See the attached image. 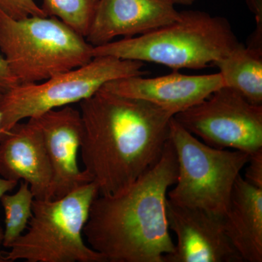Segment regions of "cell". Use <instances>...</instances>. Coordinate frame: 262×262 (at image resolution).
<instances>
[{"label":"cell","instance_id":"cell-24","mask_svg":"<svg viewBox=\"0 0 262 262\" xmlns=\"http://www.w3.org/2000/svg\"><path fill=\"white\" fill-rule=\"evenodd\" d=\"M3 239H4V230L0 226V246L3 244Z\"/></svg>","mask_w":262,"mask_h":262},{"label":"cell","instance_id":"cell-2","mask_svg":"<svg viewBox=\"0 0 262 262\" xmlns=\"http://www.w3.org/2000/svg\"><path fill=\"white\" fill-rule=\"evenodd\" d=\"M177 167L168 139L154 166L121 192L93 202L83 235L106 262H164L174 252L166 201Z\"/></svg>","mask_w":262,"mask_h":262},{"label":"cell","instance_id":"cell-8","mask_svg":"<svg viewBox=\"0 0 262 262\" xmlns=\"http://www.w3.org/2000/svg\"><path fill=\"white\" fill-rule=\"evenodd\" d=\"M174 119L192 135L218 149L251 155L262 149V105L223 87Z\"/></svg>","mask_w":262,"mask_h":262},{"label":"cell","instance_id":"cell-10","mask_svg":"<svg viewBox=\"0 0 262 262\" xmlns=\"http://www.w3.org/2000/svg\"><path fill=\"white\" fill-rule=\"evenodd\" d=\"M166 214L177 241L164 262H244L226 234L223 217L177 206L168 199Z\"/></svg>","mask_w":262,"mask_h":262},{"label":"cell","instance_id":"cell-16","mask_svg":"<svg viewBox=\"0 0 262 262\" xmlns=\"http://www.w3.org/2000/svg\"><path fill=\"white\" fill-rule=\"evenodd\" d=\"M34 196L28 183L22 181L15 194L2 196V205L5 210V229L3 246L9 248L24 233L32 215Z\"/></svg>","mask_w":262,"mask_h":262},{"label":"cell","instance_id":"cell-5","mask_svg":"<svg viewBox=\"0 0 262 262\" xmlns=\"http://www.w3.org/2000/svg\"><path fill=\"white\" fill-rule=\"evenodd\" d=\"M85 38L53 16L14 19L0 10V51L19 84L36 83L92 60Z\"/></svg>","mask_w":262,"mask_h":262},{"label":"cell","instance_id":"cell-7","mask_svg":"<svg viewBox=\"0 0 262 262\" xmlns=\"http://www.w3.org/2000/svg\"><path fill=\"white\" fill-rule=\"evenodd\" d=\"M144 62L112 56L91 61L36 83L18 84L0 95V137L24 119L80 103L110 81L145 74Z\"/></svg>","mask_w":262,"mask_h":262},{"label":"cell","instance_id":"cell-23","mask_svg":"<svg viewBox=\"0 0 262 262\" xmlns=\"http://www.w3.org/2000/svg\"><path fill=\"white\" fill-rule=\"evenodd\" d=\"M165 1L168 2V3L173 5H180L189 6V5L194 4L198 0H165Z\"/></svg>","mask_w":262,"mask_h":262},{"label":"cell","instance_id":"cell-18","mask_svg":"<svg viewBox=\"0 0 262 262\" xmlns=\"http://www.w3.org/2000/svg\"><path fill=\"white\" fill-rule=\"evenodd\" d=\"M0 10L14 19L47 16L34 0H0Z\"/></svg>","mask_w":262,"mask_h":262},{"label":"cell","instance_id":"cell-1","mask_svg":"<svg viewBox=\"0 0 262 262\" xmlns=\"http://www.w3.org/2000/svg\"><path fill=\"white\" fill-rule=\"evenodd\" d=\"M80 107L81 160L99 195L121 192L158 163L169 139L171 113L102 88Z\"/></svg>","mask_w":262,"mask_h":262},{"label":"cell","instance_id":"cell-4","mask_svg":"<svg viewBox=\"0 0 262 262\" xmlns=\"http://www.w3.org/2000/svg\"><path fill=\"white\" fill-rule=\"evenodd\" d=\"M99 195L92 182L56 200L34 199L29 228L0 253V261L106 262L83 239L93 202Z\"/></svg>","mask_w":262,"mask_h":262},{"label":"cell","instance_id":"cell-6","mask_svg":"<svg viewBox=\"0 0 262 262\" xmlns=\"http://www.w3.org/2000/svg\"><path fill=\"white\" fill-rule=\"evenodd\" d=\"M169 140L177 159V177L168 200L177 206L198 208L223 217L236 179L250 155L205 144L172 117Z\"/></svg>","mask_w":262,"mask_h":262},{"label":"cell","instance_id":"cell-21","mask_svg":"<svg viewBox=\"0 0 262 262\" xmlns=\"http://www.w3.org/2000/svg\"><path fill=\"white\" fill-rule=\"evenodd\" d=\"M19 84L5 57L0 54V92H6Z\"/></svg>","mask_w":262,"mask_h":262},{"label":"cell","instance_id":"cell-17","mask_svg":"<svg viewBox=\"0 0 262 262\" xmlns=\"http://www.w3.org/2000/svg\"><path fill=\"white\" fill-rule=\"evenodd\" d=\"M98 0H43L47 16L59 19L85 38L94 18Z\"/></svg>","mask_w":262,"mask_h":262},{"label":"cell","instance_id":"cell-3","mask_svg":"<svg viewBox=\"0 0 262 262\" xmlns=\"http://www.w3.org/2000/svg\"><path fill=\"white\" fill-rule=\"evenodd\" d=\"M229 20L200 10L180 12L178 20L152 32L93 48V56L152 62L172 70H202L239 46Z\"/></svg>","mask_w":262,"mask_h":262},{"label":"cell","instance_id":"cell-25","mask_svg":"<svg viewBox=\"0 0 262 262\" xmlns=\"http://www.w3.org/2000/svg\"><path fill=\"white\" fill-rule=\"evenodd\" d=\"M2 93L0 92V95H1ZM0 124H1V113H0Z\"/></svg>","mask_w":262,"mask_h":262},{"label":"cell","instance_id":"cell-15","mask_svg":"<svg viewBox=\"0 0 262 262\" xmlns=\"http://www.w3.org/2000/svg\"><path fill=\"white\" fill-rule=\"evenodd\" d=\"M225 87L235 90L249 102L262 105V51L239 43L215 62Z\"/></svg>","mask_w":262,"mask_h":262},{"label":"cell","instance_id":"cell-20","mask_svg":"<svg viewBox=\"0 0 262 262\" xmlns=\"http://www.w3.org/2000/svg\"><path fill=\"white\" fill-rule=\"evenodd\" d=\"M246 167L245 180L251 185L262 189V149L250 155Z\"/></svg>","mask_w":262,"mask_h":262},{"label":"cell","instance_id":"cell-19","mask_svg":"<svg viewBox=\"0 0 262 262\" xmlns=\"http://www.w3.org/2000/svg\"><path fill=\"white\" fill-rule=\"evenodd\" d=\"M249 10L255 15L256 28L250 36L247 47L262 51V0H246Z\"/></svg>","mask_w":262,"mask_h":262},{"label":"cell","instance_id":"cell-11","mask_svg":"<svg viewBox=\"0 0 262 262\" xmlns=\"http://www.w3.org/2000/svg\"><path fill=\"white\" fill-rule=\"evenodd\" d=\"M179 18L175 5L165 0H98L85 39L94 47L103 46L115 37L152 32Z\"/></svg>","mask_w":262,"mask_h":262},{"label":"cell","instance_id":"cell-14","mask_svg":"<svg viewBox=\"0 0 262 262\" xmlns=\"http://www.w3.org/2000/svg\"><path fill=\"white\" fill-rule=\"evenodd\" d=\"M224 228L244 261H262V189L239 175L234 183Z\"/></svg>","mask_w":262,"mask_h":262},{"label":"cell","instance_id":"cell-12","mask_svg":"<svg viewBox=\"0 0 262 262\" xmlns=\"http://www.w3.org/2000/svg\"><path fill=\"white\" fill-rule=\"evenodd\" d=\"M223 86L220 72L187 75L173 70L170 75L155 78L134 76L110 81L102 89L120 96L148 101L174 116L201 102Z\"/></svg>","mask_w":262,"mask_h":262},{"label":"cell","instance_id":"cell-9","mask_svg":"<svg viewBox=\"0 0 262 262\" xmlns=\"http://www.w3.org/2000/svg\"><path fill=\"white\" fill-rule=\"evenodd\" d=\"M32 119L42 132L51 164L50 200L61 198L92 182L91 176L79 167L82 134L80 110L68 105Z\"/></svg>","mask_w":262,"mask_h":262},{"label":"cell","instance_id":"cell-13","mask_svg":"<svg viewBox=\"0 0 262 262\" xmlns=\"http://www.w3.org/2000/svg\"><path fill=\"white\" fill-rule=\"evenodd\" d=\"M0 175L28 183L34 199L50 200L51 164L42 132L32 118L0 137Z\"/></svg>","mask_w":262,"mask_h":262},{"label":"cell","instance_id":"cell-22","mask_svg":"<svg viewBox=\"0 0 262 262\" xmlns=\"http://www.w3.org/2000/svg\"><path fill=\"white\" fill-rule=\"evenodd\" d=\"M18 182L14 180H9L5 178H0V199L7 192L14 189L18 185Z\"/></svg>","mask_w":262,"mask_h":262}]
</instances>
